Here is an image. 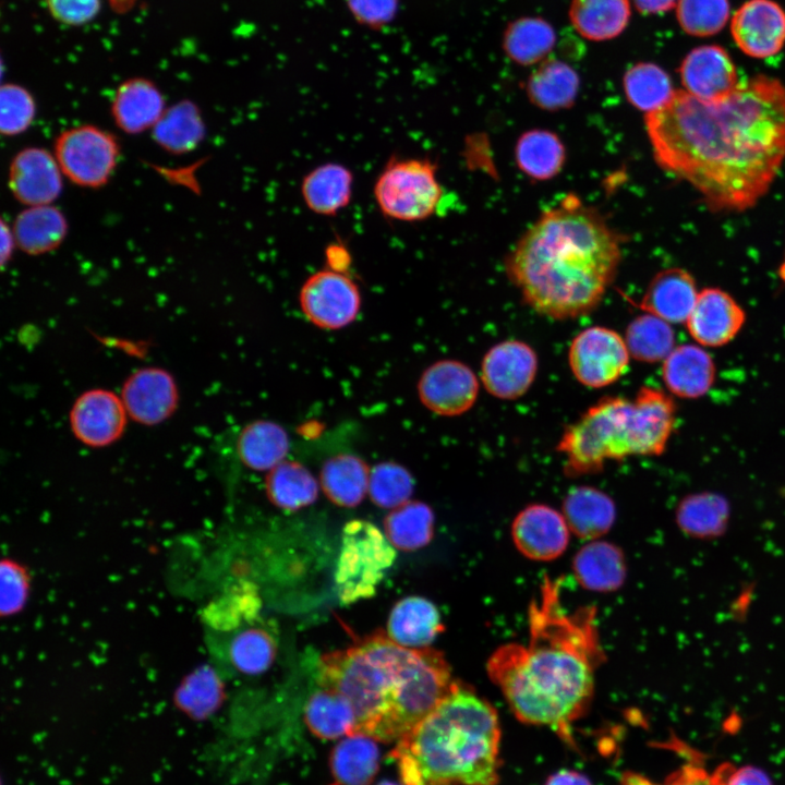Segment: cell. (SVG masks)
Listing matches in <instances>:
<instances>
[{"label": "cell", "mask_w": 785, "mask_h": 785, "mask_svg": "<svg viewBox=\"0 0 785 785\" xmlns=\"http://www.w3.org/2000/svg\"><path fill=\"white\" fill-rule=\"evenodd\" d=\"M579 76L567 63L544 60L527 82L530 101L541 109L556 111L573 105L579 90Z\"/></svg>", "instance_id": "obj_31"}, {"label": "cell", "mask_w": 785, "mask_h": 785, "mask_svg": "<svg viewBox=\"0 0 785 785\" xmlns=\"http://www.w3.org/2000/svg\"><path fill=\"white\" fill-rule=\"evenodd\" d=\"M62 177L53 154L26 147L11 160L8 184L15 200L27 207L50 205L61 194Z\"/></svg>", "instance_id": "obj_17"}, {"label": "cell", "mask_w": 785, "mask_h": 785, "mask_svg": "<svg viewBox=\"0 0 785 785\" xmlns=\"http://www.w3.org/2000/svg\"><path fill=\"white\" fill-rule=\"evenodd\" d=\"M518 168L531 179L546 181L556 177L566 160V149L552 131L530 130L520 135L515 146Z\"/></svg>", "instance_id": "obj_35"}, {"label": "cell", "mask_w": 785, "mask_h": 785, "mask_svg": "<svg viewBox=\"0 0 785 785\" xmlns=\"http://www.w3.org/2000/svg\"><path fill=\"white\" fill-rule=\"evenodd\" d=\"M679 75L684 90L703 101L721 100L740 83L733 59L716 45L692 49L684 58Z\"/></svg>", "instance_id": "obj_18"}, {"label": "cell", "mask_w": 785, "mask_h": 785, "mask_svg": "<svg viewBox=\"0 0 785 785\" xmlns=\"http://www.w3.org/2000/svg\"><path fill=\"white\" fill-rule=\"evenodd\" d=\"M16 244L15 235L12 227L8 226L4 220L1 221V264L4 265L11 259Z\"/></svg>", "instance_id": "obj_57"}, {"label": "cell", "mask_w": 785, "mask_h": 785, "mask_svg": "<svg viewBox=\"0 0 785 785\" xmlns=\"http://www.w3.org/2000/svg\"><path fill=\"white\" fill-rule=\"evenodd\" d=\"M444 629L436 606L421 596L396 603L387 623L388 637L407 648H426Z\"/></svg>", "instance_id": "obj_25"}, {"label": "cell", "mask_w": 785, "mask_h": 785, "mask_svg": "<svg viewBox=\"0 0 785 785\" xmlns=\"http://www.w3.org/2000/svg\"><path fill=\"white\" fill-rule=\"evenodd\" d=\"M51 16L70 26H81L93 21L101 9V0H46Z\"/></svg>", "instance_id": "obj_52"}, {"label": "cell", "mask_w": 785, "mask_h": 785, "mask_svg": "<svg viewBox=\"0 0 785 785\" xmlns=\"http://www.w3.org/2000/svg\"><path fill=\"white\" fill-rule=\"evenodd\" d=\"M603 652L593 607L567 611L560 583L546 578L529 609V639L499 647L487 673L512 713L572 742L571 725L588 709Z\"/></svg>", "instance_id": "obj_2"}, {"label": "cell", "mask_w": 785, "mask_h": 785, "mask_svg": "<svg viewBox=\"0 0 785 785\" xmlns=\"http://www.w3.org/2000/svg\"><path fill=\"white\" fill-rule=\"evenodd\" d=\"M563 511L569 529L583 539L604 534L615 519L612 498L591 486H577L569 491L564 499Z\"/></svg>", "instance_id": "obj_30"}, {"label": "cell", "mask_w": 785, "mask_h": 785, "mask_svg": "<svg viewBox=\"0 0 785 785\" xmlns=\"http://www.w3.org/2000/svg\"><path fill=\"white\" fill-rule=\"evenodd\" d=\"M544 785H592L587 776L571 770H561L547 778Z\"/></svg>", "instance_id": "obj_55"}, {"label": "cell", "mask_w": 785, "mask_h": 785, "mask_svg": "<svg viewBox=\"0 0 785 785\" xmlns=\"http://www.w3.org/2000/svg\"><path fill=\"white\" fill-rule=\"evenodd\" d=\"M121 399L133 421L156 425L173 414L179 402V391L168 371L148 366L138 369L124 381Z\"/></svg>", "instance_id": "obj_15"}, {"label": "cell", "mask_w": 785, "mask_h": 785, "mask_svg": "<svg viewBox=\"0 0 785 785\" xmlns=\"http://www.w3.org/2000/svg\"><path fill=\"white\" fill-rule=\"evenodd\" d=\"M662 378L671 394L684 399L705 395L715 379V364L700 346L686 343L675 347L663 361Z\"/></svg>", "instance_id": "obj_23"}, {"label": "cell", "mask_w": 785, "mask_h": 785, "mask_svg": "<svg viewBox=\"0 0 785 785\" xmlns=\"http://www.w3.org/2000/svg\"><path fill=\"white\" fill-rule=\"evenodd\" d=\"M642 14H659L671 10L678 0H632Z\"/></svg>", "instance_id": "obj_56"}, {"label": "cell", "mask_w": 785, "mask_h": 785, "mask_svg": "<svg viewBox=\"0 0 785 785\" xmlns=\"http://www.w3.org/2000/svg\"><path fill=\"white\" fill-rule=\"evenodd\" d=\"M623 84L628 101L645 113L665 106L676 90L666 71L652 62L636 63L625 73Z\"/></svg>", "instance_id": "obj_42"}, {"label": "cell", "mask_w": 785, "mask_h": 785, "mask_svg": "<svg viewBox=\"0 0 785 785\" xmlns=\"http://www.w3.org/2000/svg\"><path fill=\"white\" fill-rule=\"evenodd\" d=\"M370 472L365 461L353 454L331 456L322 466L319 483L326 497L340 507H355L369 491Z\"/></svg>", "instance_id": "obj_29"}, {"label": "cell", "mask_w": 785, "mask_h": 785, "mask_svg": "<svg viewBox=\"0 0 785 785\" xmlns=\"http://www.w3.org/2000/svg\"><path fill=\"white\" fill-rule=\"evenodd\" d=\"M354 176L346 165L324 162L311 169L302 179L300 192L309 210L331 217L351 202Z\"/></svg>", "instance_id": "obj_24"}, {"label": "cell", "mask_w": 785, "mask_h": 785, "mask_svg": "<svg viewBox=\"0 0 785 785\" xmlns=\"http://www.w3.org/2000/svg\"><path fill=\"white\" fill-rule=\"evenodd\" d=\"M630 353L625 338L614 329L592 326L571 341L568 362L576 379L591 388L618 381L628 370Z\"/></svg>", "instance_id": "obj_10"}, {"label": "cell", "mask_w": 785, "mask_h": 785, "mask_svg": "<svg viewBox=\"0 0 785 785\" xmlns=\"http://www.w3.org/2000/svg\"><path fill=\"white\" fill-rule=\"evenodd\" d=\"M261 608V599L254 585L242 582L232 585L204 611V619L209 626L229 631L242 624L252 623Z\"/></svg>", "instance_id": "obj_44"}, {"label": "cell", "mask_w": 785, "mask_h": 785, "mask_svg": "<svg viewBox=\"0 0 785 785\" xmlns=\"http://www.w3.org/2000/svg\"><path fill=\"white\" fill-rule=\"evenodd\" d=\"M620 259L619 233L570 193L521 235L506 258V273L536 313L570 319L599 306Z\"/></svg>", "instance_id": "obj_3"}, {"label": "cell", "mask_w": 785, "mask_h": 785, "mask_svg": "<svg viewBox=\"0 0 785 785\" xmlns=\"http://www.w3.org/2000/svg\"><path fill=\"white\" fill-rule=\"evenodd\" d=\"M159 147L174 155L195 149L205 136V123L200 108L191 100L167 107L152 129Z\"/></svg>", "instance_id": "obj_32"}, {"label": "cell", "mask_w": 785, "mask_h": 785, "mask_svg": "<svg viewBox=\"0 0 785 785\" xmlns=\"http://www.w3.org/2000/svg\"><path fill=\"white\" fill-rule=\"evenodd\" d=\"M304 718L312 734L327 740L351 735L357 726L351 703L342 695L322 687L309 697Z\"/></svg>", "instance_id": "obj_36"}, {"label": "cell", "mask_w": 785, "mask_h": 785, "mask_svg": "<svg viewBox=\"0 0 785 785\" xmlns=\"http://www.w3.org/2000/svg\"><path fill=\"white\" fill-rule=\"evenodd\" d=\"M625 341L630 357L641 362L664 361L675 348V334L666 321L644 313L626 329Z\"/></svg>", "instance_id": "obj_43"}, {"label": "cell", "mask_w": 785, "mask_h": 785, "mask_svg": "<svg viewBox=\"0 0 785 785\" xmlns=\"http://www.w3.org/2000/svg\"><path fill=\"white\" fill-rule=\"evenodd\" d=\"M17 246L29 255L56 250L68 233V222L60 209L50 205L22 210L12 226Z\"/></svg>", "instance_id": "obj_27"}, {"label": "cell", "mask_w": 785, "mask_h": 785, "mask_svg": "<svg viewBox=\"0 0 785 785\" xmlns=\"http://www.w3.org/2000/svg\"><path fill=\"white\" fill-rule=\"evenodd\" d=\"M373 195L384 217L423 221L435 214L442 200L437 165L428 158L392 156L378 173Z\"/></svg>", "instance_id": "obj_7"}, {"label": "cell", "mask_w": 785, "mask_h": 785, "mask_svg": "<svg viewBox=\"0 0 785 785\" xmlns=\"http://www.w3.org/2000/svg\"><path fill=\"white\" fill-rule=\"evenodd\" d=\"M53 155L65 178L88 189H98L111 178L119 158L118 138L107 130L82 124L61 132Z\"/></svg>", "instance_id": "obj_9"}, {"label": "cell", "mask_w": 785, "mask_h": 785, "mask_svg": "<svg viewBox=\"0 0 785 785\" xmlns=\"http://www.w3.org/2000/svg\"><path fill=\"white\" fill-rule=\"evenodd\" d=\"M555 41L556 35L548 22L541 17H521L507 26L503 47L512 61L531 65L546 60Z\"/></svg>", "instance_id": "obj_39"}, {"label": "cell", "mask_w": 785, "mask_h": 785, "mask_svg": "<svg viewBox=\"0 0 785 785\" xmlns=\"http://www.w3.org/2000/svg\"><path fill=\"white\" fill-rule=\"evenodd\" d=\"M0 111L1 133L15 136L32 125L36 116V102L26 88L8 83L0 89Z\"/></svg>", "instance_id": "obj_49"}, {"label": "cell", "mask_w": 785, "mask_h": 785, "mask_svg": "<svg viewBox=\"0 0 785 785\" xmlns=\"http://www.w3.org/2000/svg\"><path fill=\"white\" fill-rule=\"evenodd\" d=\"M270 503L285 510H298L313 504L318 496V482L298 461L283 460L268 471L265 479Z\"/></svg>", "instance_id": "obj_38"}, {"label": "cell", "mask_w": 785, "mask_h": 785, "mask_svg": "<svg viewBox=\"0 0 785 785\" xmlns=\"http://www.w3.org/2000/svg\"><path fill=\"white\" fill-rule=\"evenodd\" d=\"M570 21L587 39H612L626 28L630 19L629 0H572Z\"/></svg>", "instance_id": "obj_34"}, {"label": "cell", "mask_w": 785, "mask_h": 785, "mask_svg": "<svg viewBox=\"0 0 785 785\" xmlns=\"http://www.w3.org/2000/svg\"><path fill=\"white\" fill-rule=\"evenodd\" d=\"M577 579L594 591H613L624 581L626 565L621 551L607 542H593L575 557Z\"/></svg>", "instance_id": "obj_37"}, {"label": "cell", "mask_w": 785, "mask_h": 785, "mask_svg": "<svg viewBox=\"0 0 785 785\" xmlns=\"http://www.w3.org/2000/svg\"><path fill=\"white\" fill-rule=\"evenodd\" d=\"M128 412L114 392L94 388L81 394L70 410L74 436L89 447H105L118 440L126 426Z\"/></svg>", "instance_id": "obj_14"}, {"label": "cell", "mask_w": 785, "mask_h": 785, "mask_svg": "<svg viewBox=\"0 0 785 785\" xmlns=\"http://www.w3.org/2000/svg\"><path fill=\"white\" fill-rule=\"evenodd\" d=\"M644 123L656 164L714 212L753 207L785 160V86L768 75L740 81L717 101L676 89Z\"/></svg>", "instance_id": "obj_1"}, {"label": "cell", "mask_w": 785, "mask_h": 785, "mask_svg": "<svg viewBox=\"0 0 785 785\" xmlns=\"http://www.w3.org/2000/svg\"><path fill=\"white\" fill-rule=\"evenodd\" d=\"M699 291L695 278L683 268L657 273L647 287L638 307L669 324L686 323Z\"/></svg>", "instance_id": "obj_21"}, {"label": "cell", "mask_w": 785, "mask_h": 785, "mask_svg": "<svg viewBox=\"0 0 785 785\" xmlns=\"http://www.w3.org/2000/svg\"><path fill=\"white\" fill-rule=\"evenodd\" d=\"M384 529L395 548L415 551L432 540L434 514L428 505L409 500L391 509L384 519Z\"/></svg>", "instance_id": "obj_40"}, {"label": "cell", "mask_w": 785, "mask_h": 785, "mask_svg": "<svg viewBox=\"0 0 785 785\" xmlns=\"http://www.w3.org/2000/svg\"><path fill=\"white\" fill-rule=\"evenodd\" d=\"M669 747L676 750L685 761L663 783L628 772L623 776L621 785H716L712 772L704 766V760L699 751L677 738L669 740Z\"/></svg>", "instance_id": "obj_48"}, {"label": "cell", "mask_w": 785, "mask_h": 785, "mask_svg": "<svg viewBox=\"0 0 785 785\" xmlns=\"http://www.w3.org/2000/svg\"><path fill=\"white\" fill-rule=\"evenodd\" d=\"M746 313L737 301L718 288H704L685 323L692 339L703 347H721L740 331Z\"/></svg>", "instance_id": "obj_19"}, {"label": "cell", "mask_w": 785, "mask_h": 785, "mask_svg": "<svg viewBox=\"0 0 785 785\" xmlns=\"http://www.w3.org/2000/svg\"><path fill=\"white\" fill-rule=\"evenodd\" d=\"M225 697L218 673L209 665H202L182 679L174 692V703L190 717L204 720L218 710Z\"/></svg>", "instance_id": "obj_41"}, {"label": "cell", "mask_w": 785, "mask_h": 785, "mask_svg": "<svg viewBox=\"0 0 785 785\" xmlns=\"http://www.w3.org/2000/svg\"><path fill=\"white\" fill-rule=\"evenodd\" d=\"M716 785H773L769 775L752 765L723 762L712 771Z\"/></svg>", "instance_id": "obj_53"}, {"label": "cell", "mask_w": 785, "mask_h": 785, "mask_svg": "<svg viewBox=\"0 0 785 785\" xmlns=\"http://www.w3.org/2000/svg\"><path fill=\"white\" fill-rule=\"evenodd\" d=\"M517 548L535 560H551L563 554L568 545L569 527L554 508L531 505L521 510L512 523Z\"/></svg>", "instance_id": "obj_20"}, {"label": "cell", "mask_w": 785, "mask_h": 785, "mask_svg": "<svg viewBox=\"0 0 785 785\" xmlns=\"http://www.w3.org/2000/svg\"><path fill=\"white\" fill-rule=\"evenodd\" d=\"M424 653L425 648L400 645L377 631L352 647L323 654L316 681L351 703L357 718L353 734L382 740L394 704Z\"/></svg>", "instance_id": "obj_6"}, {"label": "cell", "mask_w": 785, "mask_h": 785, "mask_svg": "<svg viewBox=\"0 0 785 785\" xmlns=\"http://www.w3.org/2000/svg\"><path fill=\"white\" fill-rule=\"evenodd\" d=\"M729 9L728 0H678L676 17L688 35L709 37L726 25Z\"/></svg>", "instance_id": "obj_47"}, {"label": "cell", "mask_w": 785, "mask_h": 785, "mask_svg": "<svg viewBox=\"0 0 785 785\" xmlns=\"http://www.w3.org/2000/svg\"><path fill=\"white\" fill-rule=\"evenodd\" d=\"M538 355L528 343L510 339L487 350L481 363V381L488 394L512 400L524 395L538 373Z\"/></svg>", "instance_id": "obj_13"}, {"label": "cell", "mask_w": 785, "mask_h": 785, "mask_svg": "<svg viewBox=\"0 0 785 785\" xmlns=\"http://www.w3.org/2000/svg\"><path fill=\"white\" fill-rule=\"evenodd\" d=\"M0 613L10 617L24 609L31 594V575L25 566L12 558L0 565Z\"/></svg>", "instance_id": "obj_50"}, {"label": "cell", "mask_w": 785, "mask_h": 785, "mask_svg": "<svg viewBox=\"0 0 785 785\" xmlns=\"http://www.w3.org/2000/svg\"><path fill=\"white\" fill-rule=\"evenodd\" d=\"M397 741L391 756L403 785L497 783V713L462 684Z\"/></svg>", "instance_id": "obj_4"}, {"label": "cell", "mask_w": 785, "mask_h": 785, "mask_svg": "<svg viewBox=\"0 0 785 785\" xmlns=\"http://www.w3.org/2000/svg\"><path fill=\"white\" fill-rule=\"evenodd\" d=\"M164 95L150 80L133 77L120 84L111 102L116 125L126 134L153 129L166 110Z\"/></svg>", "instance_id": "obj_22"}, {"label": "cell", "mask_w": 785, "mask_h": 785, "mask_svg": "<svg viewBox=\"0 0 785 785\" xmlns=\"http://www.w3.org/2000/svg\"><path fill=\"white\" fill-rule=\"evenodd\" d=\"M729 518L728 500L714 492H699L684 497L675 516L679 530L698 540L722 536L727 530Z\"/></svg>", "instance_id": "obj_26"}, {"label": "cell", "mask_w": 785, "mask_h": 785, "mask_svg": "<svg viewBox=\"0 0 785 785\" xmlns=\"http://www.w3.org/2000/svg\"><path fill=\"white\" fill-rule=\"evenodd\" d=\"M414 481L411 473L394 461L377 463L370 472L369 495L381 508L394 509L410 500Z\"/></svg>", "instance_id": "obj_46"}, {"label": "cell", "mask_w": 785, "mask_h": 785, "mask_svg": "<svg viewBox=\"0 0 785 785\" xmlns=\"http://www.w3.org/2000/svg\"><path fill=\"white\" fill-rule=\"evenodd\" d=\"M676 407L664 391L642 386L633 399L606 397L566 427L557 451L568 476L600 472L608 460L659 456L675 425Z\"/></svg>", "instance_id": "obj_5"}, {"label": "cell", "mask_w": 785, "mask_h": 785, "mask_svg": "<svg viewBox=\"0 0 785 785\" xmlns=\"http://www.w3.org/2000/svg\"><path fill=\"white\" fill-rule=\"evenodd\" d=\"M373 737L351 734L330 754V769L340 785H369L378 771L379 751Z\"/></svg>", "instance_id": "obj_33"}, {"label": "cell", "mask_w": 785, "mask_h": 785, "mask_svg": "<svg viewBox=\"0 0 785 785\" xmlns=\"http://www.w3.org/2000/svg\"><path fill=\"white\" fill-rule=\"evenodd\" d=\"M351 16L358 24L378 31L395 19L399 0H346Z\"/></svg>", "instance_id": "obj_51"}, {"label": "cell", "mask_w": 785, "mask_h": 785, "mask_svg": "<svg viewBox=\"0 0 785 785\" xmlns=\"http://www.w3.org/2000/svg\"><path fill=\"white\" fill-rule=\"evenodd\" d=\"M277 653V643L270 632L262 627L240 630L229 642L228 657L240 673L256 675L266 672Z\"/></svg>", "instance_id": "obj_45"}, {"label": "cell", "mask_w": 785, "mask_h": 785, "mask_svg": "<svg viewBox=\"0 0 785 785\" xmlns=\"http://www.w3.org/2000/svg\"><path fill=\"white\" fill-rule=\"evenodd\" d=\"M325 257L328 268L345 273L351 263L348 247L340 241L331 242L325 249Z\"/></svg>", "instance_id": "obj_54"}, {"label": "cell", "mask_w": 785, "mask_h": 785, "mask_svg": "<svg viewBox=\"0 0 785 785\" xmlns=\"http://www.w3.org/2000/svg\"><path fill=\"white\" fill-rule=\"evenodd\" d=\"M299 302L303 314L315 326L340 329L357 318L361 293L358 285L346 273L325 268L306 278L299 293Z\"/></svg>", "instance_id": "obj_11"}, {"label": "cell", "mask_w": 785, "mask_h": 785, "mask_svg": "<svg viewBox=\"0 0 785 785\" xmlns=\"http://www.w3.org/2000/svg\"><path fill=\"white\" fill-rule=\"evenodd\" d=\"M377 785H398V784L390 782V781H383V782L378 783Z\"/></svg>", "instance_id": "obj_58"}, {"label": "cell", "mask_w": 785, "mask_h": 785, "mask_svg": "<svg viewBox=\"0 0 785 785\" xmlns=\"http://www.w3.org/2000/svg\"><path fill=\"white\" fill-rule=\"evenodd\" d=\"M418 394L430 411L456 416L467 412L476 401L479 381L467 364L451 359L439 360L422 373Z\"/></svg>", "instance_id": "obj_12"}, {"label": "cell", "mask_w": 785, "mask_h": 785, "mask_svg": "<svg viewBox=\"0 0 785 785\" xmlns=\"http://www.w3.org/2000/svg\"><path fill=\"white\" fill-rule=\"evenodd\" d=\"M730 32L747 56L772 57L785 45V11L772 0H749L735 12Z\"/></svg>", "instance_id": "obj_16"}, {"label": "cell", "mask_w": 785, "mask_h": 785, "mask_svg": "<svg viewBox=\"0 0 785 785\" xmlns=\"http://www.w3.org/2000/svg\"><path fill=\"white\" fill-rule=\"evenodd\" d=\"M290 448L287 431L269 420H255L246 424L237 439L240 460L249 469L270 471L286 460Z\"/></svg>", "instance_id": "obj_28"}, {"label": "cell", "mask_w": 785, "mask_h": 785, "mask_svg": "<svg viewBox=\"0 0 785 785\" xmlns=\"http://www.w3.org/2000/svg\"><path fill=\"white\" fill-rule=\"evenodd\" d=\"M395 559V547L376 526L360 519L349 521L342 530L335 571L340 602L352 604L373 596Z\"/></svg>", "instance_id": "obj_8"}]
</instances>
